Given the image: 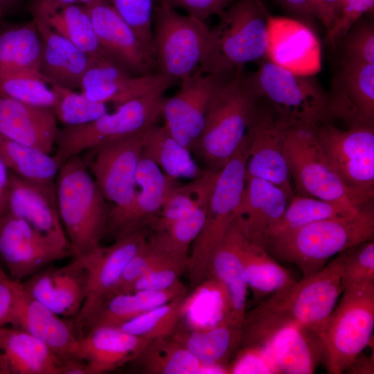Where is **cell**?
<instances>
[{
    "label": "cell",
    "mask_w": 374,
    "mask_h": 374,
    "mask_svg": "<svg viewBox=\"0 0 374 374\" xmlns=\"http://www.w3.org/2000/svg\"><path fill=\"white\" fill-rule=\"evenodd\" d=\"M235 0H157L177 10L181 8L187 15L206 20L214 15H220Z\"/></svg>",
    "instance_id": "obj_54"
},
{
    "label": "cell",
    "mask_w": 374,
    "mask_h": 374,
    "mask_svg": "<svg viewBox=\"0 0 374 374\" xmlns=\"http://www.w3.org/2000/svg\"><path fill=\"white\" fill-rule=\"evenodd\" d=\"M242 259L244 280L256 301L296 281L290 272L264 247L245 237L242 246Z\"/></svg>",
    "instance_id": "obj_39"
},
{
    "label": "cell",
    "mask_w": 374,
    "mask_h": 374,
    "mask_svg": "<svg viewBox=\"0 0 374 374\" xmlns=\"http://www.w3.org/2000/svg\"><path fill=\"white\" fill-rule=\"evenodd\" d=\"M10 171L0 157V216L8 211Z\"/></svg>",
    "instance_id": "obj_57"
},
{
    "label": "cell",
    "mask_w": 374,
    "mask_h": 374,
    "mask_svg": "<svg viewBox=\"0 0 374 374\" xmlns=\"http://www.w3.org/2000/svg\"><path fill=\"white\" fill-rule=\"evenodd\" d=\"M150 340L116 326H100L78 337L76 357L87 364L90 374L107 373L132 362Z\"/></svg>",
    "instance_id": "obj_28"
},
{
    "label": "cell",
    "mask_w": 374,
    "mask_h": 374,
    "mask_svg": "<svg viewBox=\"0 0 374 374\" xmlns=\"http://www.w3.org/2000/svg\"><path fill=\"white\" fill-rule=\"evenodd\" d=\"M310 11L328 32L337 18V0H307Z\"/></svg>",
    "instance_id": "obj_55"
},
{
    "label": "cell",
    "mask_w": 374,
    "mask_h": 374,
    "mask_svg": "<svg viewBox=\"0 0 374 374\" xmlns=\"http://www.w3.org/2000/svg\"><path fill=\"white\" fill-rule=\"evenodd\" d=\"M171 337L216 373H229V359L240 346L241 328L225 317L204 328H193L181 321Z\"/></svg>",
    "instance_id": "obj_31"
},
{
    "label": "cell",
    "mask_w": 374,
    "mask_h": 374,
    "mask_svg": "<svg viewBox=\"0 0 374 374\" xmlns=\"http://www.w3.org/2000/svg\"><path fill=\"white\" fill-rule=\"evenodd\" d=\"M72 256L10 211L0 216V259L9 277L22 282L54 262Z\"/></svg>",
    "instance_id": "obj_15"
},
{
    "label": "cell",
    "mask_w": 374,
    "mask_h": 374,
    "mask_svg": "<svg viewBox=\"0 0 374 374\" xmlns=\"http://www.w3.org/2000/svg\"><path fill=\"white\" fill-rule=\"evenodd\" d=\"M346 373L355 374H373V353L371 356H365L362 355V353L348 368Z\"/></svg>",
    "instance_id": "obj_58"
},
{
    "label": "cell",
    "mask_w": 374,
    "mask_h": 374,
    "mask_svg": "<svg viewBox=\"0 0 374 374\" xmlns=\"http://www.w3.org/2000/svg\"><path fill=\"white\" fill-rule=\"evenodd\" d=\"M175 181L150 159L141 156L136 174V190L131 205L108 219L105 235L114 240L145 229L157 216Z\"/></svg>",
    "instance_id": "obj_24"
},
{
    "label": "cell",
    "mask_w": 374,
    "mask_h": 374,
    "mask_svg": "<svg viewBox=\"0 0 374 374\" xmlns=\"http://www.w3.org/2000/svg\"><path fill=\"white\" fill-rule=\"evenodd\" d=\"M143 373H216L171 336L150 339L132 361Z\"/></svg>",
    "instance_id": "obj_37"
},
{
    "label": "cell",
    "mask_w": 374,
    "mask_h": 374,
    "mask_svg": "<svg viewBox=\"0 0 374 374\" xmlns=\"http://www.w3.org/2000/svg\"><path fill=\"white\" fill-rule=\"evenodd\" d=\"M109 1L119 16L138 36L153 47L152 26L157 0H109Z\"/></svg>",
    "instance_id": "obj_48"
},
{
    "label": "cell",
    "mask_w": 374,
    "mask_h": 374,
    "mask_svg": "<svg viewBox=\"0 0 374 374\" xmlns=\"http://www.w3.org/2000/svg\"><path fill=\"white\" fill-rule=\"evenodd\" d=\"M145 131L87 151L83 157L103 195L112 206L109 217L126 210L134 199Z\"/></svg>",
    "instance_id": "obj_12"
},
{
    "label": "cell",
    "mask_w": 374,
    "mask_h": 374,
    "mask_svg": "<svg viewBox=\"0 0 374 374\" xmlns=\"http://www.w3.org/2000/svg\"><path fill=\"white\" fill-rule=\"evenodd\" d=\"M10 316L5 312L0 310V329L9 325Z\"/></svg>",
    "instance_id": "obj_60"
},
{
    "label": "cell",
    "mask_w": 374,
    "mask_h": 374,
    "mask_svg": "<svg viewBox=\"0 0 374 374\" xmlns=\"http://www.w3.org/2000/svg\"><path fill=\"white\" fill-rule=\"evenodd\" d=\"M177 80L161 73L134 75L109 57L95 59L84 73L80 86L89 100L116 106L134 99L164 94Z\"/></svg>",
    "instance_id": "obj_16"
},
{
    "label": "cell",
    "mask_w": 374,
    "mask_h": 374,
    "mask_svg": "<svg viewBox=\"0 0 374 374\" xmlns=\"http://www.w3.org/2000/svg\"><path fill=\"white\" fill-rule=\"evenodd\" d=\"M0 374H2L1 366H0Z\"/></svg>",
    "instance_id": "obj_64"
},
{
    "label": "cell",
    "mask_w": 374,
    "mask_h": 374,
    "mask_svg": "<svg viewBox=\"0 0 374 374\" xmlns=\"http://www.w3.org/2000/svg\"><path fill=\"white\" fill-rule=\"evenodd\" d=\"M50 85L57 94L53 111L64 127L89 123L109 111L107 104L92 101L82 92L55 84Z\"/></svg>",
    "instance_id": "obj_46"
},
{
    "label": "cell",
    "mask_w": 374,
    "mask_h": 374,
    "mask_svg": "<svg viewBox=\"0 0 374 374\" xmlns=\"http://www.w3.org/2000/svg\"><path fill=\"white\" fill-rule=\"evenodd\" d=\"M262 346L269 348L278 374L314 373L323 359L317 333L296 324L279 328Z\"/></svg>",
    "instance_id": "obj_33"
},
{
    "label": "cell",
    "mask_w": 374,
    "mask_h": 374,
    "mask_svg": "<svg viewBox=\"0 0 374 374\" xmlns=\"http://www.w3.org/2000/svg\"><path fill=\"white\" fill-rule=\"evenodd\" d=\"M32 13L91 57H109L100 47L86 6H63L55 0H34Z\"/></svg>",
    "instance_id": "obj_35"
},
{
    "label": "cell",
    "mask_w": 374,
    "mask_h": 374,
    "mask_svg": "<svg viewBox=\"0 0 374 374\" xmlns=\"http://www.w3.org/2000/svg\"><path fill=\"white\" fill-rule=\"evenodd\" d=\"M373 330L374 283L345 288L318 332L328 373H346L373 341Z\"/></svg>",
    "instance_id": "obj_7"
},
{
    "label": "cell",
    "mask_w": 374,
    "mask_h": 374,
    "mask_svg": "<svg viewBox=\"0 0 374 374\" xmlns=\"http://www.w3.org/2000/svg\"><path fill=\"white\" fill-rule=\"evenodd\" d=\"M328 99L330 118L374 126V64L340 61Z\"/></svg>",
    "instance_id": "obj_22"
},
{
    "label": "cell",
    "mask_w": 374,
    "mask_h": 374,
    "mask_svg": "<svg viewBox=\"0 0 374 374\" xmlns=\"http://www.w3.org/2000/svg\"><path fill=\"white\" fill-rule=\"evenodd\" d=\"M249 133L233 157L222 168L211 193L202 229L187 260L191 287L207 277L212 256L235 221L246 182Z\"/></svg>",
    "instance_id": "obj_8"
},
{
    "label": "cell",
    "mask_w": 374,
    "mask_h": 374,
    "mask_svg": "<svg viewBox=\"0 0 374 374\" xmlns=\"http://www.w3.org/2000/svg\"><path fill=\"white\" fill-rule=\"evenodd\" d=\"M55 187L60 217L73 257L84 256L100 246L112 206L80 154L63 163Z\"/></svg>",
    "instance_id": "obj_4"
},
{
    "label": "cell",
    "mask_w": 374,
    "mask_h": 374,
    "mask_svg": "<svg viewBox=\"0 0 374 374\" xmlns=\"http://www.w3.org/2000/svg\"><path fill=\"white\" fill-rule=\"evenodd\" d=\"M346 0H337V17L341 12V10Z\"/></svg>",
    "instance_id": "obj_63"
},
{
    "label": "cell",
    "mask_w": 374,
    "mask_h": 374,
    "mask_svg": "<svg viewBox=\"0 0 374 374\" xmlns=\"http://www.w3.org/2000/svg\"><path fill=\"white\" fill-rule=\"evenodd\" d=\"M319 142L330 163L352 190L374 197V126L346 130L329 121L315 123Z\"/></svg>",
    "instance_id": "obj_13"
},
{
    "label": "cell",
    "mask_w": 374,
    "mask_h": 374,
    "mask_svg": "<svg viewBox=\"0 0 374 374\" xmlns=\"http://www.w3.org/2000/svg\"><path fill=\"white\" fill-rule=\"evenodd\" d=\"M249 75L260 98L271 103L279 121L287 124L329 121L328 93L314 75L294 73L267 58Z\"/></svg>",
    "instance_id": "obj_11"
},
{
    "label": "cell",
    "mask_w": 374,
    "mask_h": 374,
    "mask_svg": "<svg viewBox=\"0 0 374 374\" xmlns=\"http://www.w3.org/2000/svg\"><path fill=\"white\" fill-rule=\"evenodd\" d=\"M235 70L222 73L197 71L179 82V89L173 96L164 98L161 109L163 125L190 150L202 134L215 93Z\"/></svg>",
    "instance_id": "obj_14"
},
{
    "label": "cell",
    "mask_w": 374,
    "mask_h": 374,
    "mask_svg": "<svg viewBox=\"0 0 374 374\" xmlns=\"http://www.w3.org/2000/svg\"><path fill=\"white\" fill-rule=\"evenodd\" d=\"M0 157L9 171L39 184H54L60 168L53 154L1 135Z\"/></svg>",
    "instance_id": "obj_40"
},
{
    "label": "cell",
    "mask_w": 374,
    "mask_h": 374,
    "mask_svg": "<svg viewBox=\"0 0 374 374\" xmlns=\"http://www.w3.org/2000/svg\"><path fill=\"white\" fill-rule=\"evenodd\" d=\"M12 285L15 301L9 325L40 339L60 359L62 364L79 360L76 357L78 337L73 321L64 319L38 301L21 282L12 280Z\"/></svg>",
    "instance_id": "obj_20"
},
{
    "label": "cell",
    "mask_w": 374,
    "mask_h": 374,
    "mask_svg": "<svg viewBox=\"0 0 374 374\" xmlns=\"http://www.w3.org/2000/svg\"><path fill=\"white\" fill-rule=\"evenodd\" d=\"M2 374H62V362L40 339L21 329H0Z\"/></svg>",
    "instance_id": "obj_32"
},
{
    "label": "cell",
    "mask_w": 374,
    "mask_h": 374,
    "mask_svg": "<svg viewBox=\"0 0 374 374\" xmlns=\"http://www.w3.org/2000/svg\"><path fill=\"white\" fill-rule=\"evenodd\" d=\"M191 150L177 141L164 125L154 124L144 134L142 156L155 163L168 177L193 179L203 174Z\"/></svg>",
    "instance_id": "obj_36"
},
{
    "label": "cell",
    "mask_w": 374,
    "mask_h": 374,
    "mask_svg": "<svg viewBox=\"0 0 374 374\" xmlns=\"http://www.w3.org/2000/svg\"><path fill=\"white\" fill-rule=\"evenodd\" d=\"M242 69L235 70L217 90L192 150L207 170L217 172L229 161L256 117L260 98Z\"/></svg>",
    "instance_id": "obj_3"
},
{
    "label": "cell",
    "mask_w": 374,
    "mask_h": 374,
    "mask_svg": "<svg viewBox=\"0 0 374 374\" xmlns=\"http://www.w3.org/2000/svg\"><path fill=\"white\" fill-rule=\"evenodd\" d=\"M58 3L63 6L78 4L79 0H55Z\"/></svg>",
    "instance_id": "obj_62"
},
{
    "label": "cell",
    "mask_w": 374,
    "mask_h": 374,
    "mask_svg": "<svg viewBox=\"0 0 374 374\" xmlns=\"http://www.w3.org/2000/svg\"><path fill=\"white\" fill-rule=\"evenodd\" d=\"M51 109L0 96V135L52 154L58 127Z\"/></svg>",
    "instance_id": "obj_29"
},
{
    "label": "cell",
    "mask_w": 374,
    "mask_h": 374,
    "mask_svg": "<svg viewBox=\"0 0 374 374\" xmlns=\"http://www.w3.org/2000/svg\"><path fill=\"white\" fill-rule=\"evenodd\" d=\"M341 280L344 290L374 283V239L343 251Z\"/></svg>",
    "instance_id": "obj_47"
},
{
    "label": "cell",
    "mask_w": 374,
    "mask_h": 374,
    "mask_svg": "<svg viewBox=\"0 0 374 374\" xmlns=\"http://www.w3.org/2000/svg\"><path fill=\"white\" fill-rule=\"evenodd\" d=\"M363 206L294 193L268 240L314 222L353 215Z\"/></svg>",
    "instance_id": "obj_43"
},
{
    "label": "cell",
    "mask_w": 374,
    "mask_h": 374,
    "mask_svg": "<svg viewBox=\"0 0 374 374\" xmlns=\"http://www.w3.org/2000/svg\"><path fill=\"white\" fill-rule=\"evenodd\" d=\"M103 1H109V0H79V2L81 3V5H83L86 7Z\"/></svg>",
    "instance_id": "obj_61"
},
{
    "label": "cell",
    "mask_w": 374,
    "mask_h": 374,
    "mask_svg": "<svg viewBox=\"0 0 374 374\" xmlns=\"http://www.w3.org/2000/svg\"><path fill=\"white\" fill-rule=\"evenodd\" d=\"M219 17L198 71L227 72L267 58L270 15L260 0H235Z\"/></svg>",
    "instance_id": "obj_5"
},
{
    "label": "cell",
    "mask_w": 374,
    "mask_h": 374,
    "mask_svg": "<svg viewBox=\"0 0 374 374\" xmlns=\"http://www.w3.org/2000/svg\"><path fill=\"white\" fill-rule=\"evenodd\" d=\"M218 172L204 170L184 185L175 184L170 190L157 216L150 223L153 231L162 230L210 199Z\"/></svg>",
    "instance_id": "obj_42"
},
{
    "label": "cell",
    "mask_w": 374,
    "mask_h": 374,
    "mask_svg": "<svg viewBox=\"0 0 374 374\" xmlns=\"http://www.w3.org/2000/svg\"><path fill=\"white\" fill-rule=\"evenodd\" d=\"M147 237L144 229L115 240L110 246L100 245L82 256L87 265L89 281L86 299L78 314L73 319L78 337L85 321L112 295L126 265Z\"/></svg>",
    "instance_id": "obj_19"
},
{
    "label": "cell",
    "mask_w": 374,
    "mask_h": 374,
    "mask_svg": "<svg viewBox=\"0 0 374 374\" xmlns=\"http://www.w3.org/2000/svg\"><path fill=\"white\" fill-rule=\"evenodd\" d=\"M290 199L283 189L267 180L246 179L235 223L249 241L263 247Z\"/></svg>",
    "instance_id": "obj_26"
},
{
    "label": "cell",
    "mask_w": 374,
    "mask_h": 374,
    "mask_svg": "<svg viewBox=\"0 0 374 374\" xmlns=\"http://www.w3.org/2000/svg\"><path fill=\"white\" fill-rule=\"evenodd\" d=\"M210 35L206 21L157 3L152 26L156 72L177 82L195 73L205 58Z\"/></svg>",
    "instance_id": "obj_10"
},
{
    "label": "cell",
    "mask_w": 374,
    "mask_h": 374,
    "mask_svg": "<svg viewBox=\"0 0 374 374\" xmlns=\"http://www.w3.org/2000/svg\"><path fill=\"white\" fill-rule=\"evenodd\" d=\"M374 0H346L332 28L327 32V41L335 48L348 30L367 12L373 10Z\"/></svg>",
    "instance_id": "obj_53"
},
{
    "label": "cell",
    "mask_w": 374,
    "mask_h": 374,
    "mask_svg": "<svg viewBox=\"0 0 374 374\" xmlns=\"http://www.w3.org/2000/svg\"><path fill=\"white\" fill-rule=\"evenodd\" d=\"M282 123L294 193L358 206L373 201V197L355 192L344 183L324 152L315 123Z\"/></svg>",
    "instance_id": "obj_6"
},
{
    "label": "cell",
    "mask_w": 374,
    "mask_h": 374,
    "mask_svg": "<svg viewBox=\"0 0 374 374\" xmlns=\"http://www.w3.org/2000/svg\"><path fill=\"white\" fill-rule=\"evenodd\" d=\"M40 35L33 20L0 28V72H39Z\"/></svg>",
    "instance_id": "obj_38"
},
{
    "label": "cell",
    "mask_w": 374,
    "mask_h": 374,
    "mask_svg": "<svg viewBox=\"0 0 374 374\" xmlns=\"http://www.w3.org/2000/svg\"><path fill=\"white\" fill-rule=\"evenodd\" d=\"M0 96L52 110L57 101L56 92L39 72H0Z\"/></svg>",
    "instance_id": "obj_44"
},
{
    "label": "cell",
    "mask_w": 374,
    "mask_h": 374,
    "mask_svg": "<svg viewBox=\"0 0 374 374\" xmlns=\"http://www.w3.org/2000/svg\"><path fill=\"white\" fill-rule=\"evenodd\" d=\"M372 239L373 201L353 215L314 222L272 238L263 247L276 260L295 264L308 276L339 253Z\"/></svg>",
    "instance_id": "obj_2"
},
{
    "label": "cell",
    "mask_w": 374,
    "mask_h": 374,
    "mask_svg": "<svg viewBox=\"0 0 374 374\" xmlns=\"http://www.w3.org/2000/svg\"><path fill=\"white\" fill-rule=\"evenodd\" d=\"M187 287L181 281L163 290H139L111 296L104 301L84 323L79 337L100 326H118L140 314L186 296Z\"/></svg>",
    "instance_id": "obj_34"
},
{
    "label": "cell",
    "mask_w": 374,
    "mask_h": 374,
    "mask_svg": "<svg viewBox=\"0 0 374 374\" xmlns=\"http://www.w3.org/2000/svg\"><path fill=\"white\" fill-rule=\"evenodd\" d=\"M292 18L314 28V18L312 15L307 0H274Z\"/></svg>",
    "instance_id": "obj_56"
},
{
    "label": "cell",
    "mask_w": 374,
    "mask_h": 374,
    "mask_svg": "<svg viewBox=\"0 0 374 374\" xmlns=\"http://www.w3.org/2000/svg\"><path fill=\"white\" fill-rule=\"evenodd\" d=\"M343 251L313 274L279 290L246 311L240 348L262 346L279 328L296 324L317 333L344 291Z\"/></svg>",
    "instance_id": "obj_1"
},
{
    "label": "cell",
    "mask_w": 374,
    "mask_h": 374,
    "mask_svg": "<svg viewBox=\"0 0 374 374\" xmlns=\"http://www.w3.org/2000/svg\"><path fill=\"white\" fill-rule=\"evenodd\" d=\"M251 177L275 184L290 199L294 194L285 155L283 123L270 113L259 109L249 130L246 179Z\"/></svg>",
    "instance_id": "obj_21"
},
{
    "label": "cell",
    "mask_w": 374,
    "mask_h": 374,
    "mask_svg": "<svg viewBox=\"0 0 374 374\" xmlns=\"http://www.w3.org/2000/svg\"><path fill=\"white\" fill-rule=\"evenodd\" d=\"M186 264L165 258L143 274L134 284L131 292L163 290L178 283Z\"/></svg>",
    "instance_id": "obj_51"
},
{
    "label": "cell",
    "mask_w": 374,
    "mask_h": 374,
    "mask_svg": "<svg viewBox=\"0 0 374 374\" xmlns=\"http://www.w3.org/2000/svg\"><path fill=\"white\" fill-rule=\"evenodd\" d=\"M208 201L166 228L152 231L147 237L149 245L159 255L187 265L190 247L204 224Z\"/></svg>",
    "instance_id": "obj_41"
},
{
    "label": "cell",
    "mask_w": 374,
    "mask_h": 374,
    "mask_svg": "<svg viewBox=\"0 0 374 374\" xmlns=\"http://www.w3.org/2000/svg\"><path fill=\"white\" fill-rule=\"evenodd\" d=\"M8 211L56 244L71 250L59 214L55 183H35L10 171Z\"/></svg>",
    "instance_id": "obj_25"
},
{
    "label": "cell",
    "mask_w": 374,
    "mask_h": 374,
    "mask_svg": "<svg viewBox=\"0 0 374 374\" xmlns=\"http://www.w3.org/2000/svg\"><path fill=\"white\" fill-rule=\"evenodd\" d=\"M267 59L294 73L314 75L321 68L315 29L292 17L270 15Z\"/></svg>",
    "instance_id": "obj_23"
},
{
    "label": "cell",
    "mask_w": 374,
    "mask_h": 374,
    "mask_svg": "<svg viewBox=\"0 0 374 374\" xmlns=\"http://www.w3.org/2000/svg\"><path fill=\"white\" fill-rule=\"evenodd\" d=\"M186 296L178 297L116 327L149 339L172 336L181 321Z\"/></svg>",
    "instance_id": "obj_45"
},
{
    "label": "cell",
    "mask_w": 374,
    "mask_h": 374,
    "mask_svg": "<svg viewBox=\"0 0 374 374\" xmlns=\"http://www.w3.org/2000/svg\"><path fill=\"white\" fill-rule=\"evenodd\" d=\"M340 61L374 64V25L358 20L339 42Z\"/></svg>",
    "instance_id": "obj_49"
},
{
    "label": "cell",
    "mask_w": 374,
    "mask_h": 374,
    "mask_svg": "<svg viewBox=\"0 0 374 374\" xmlns=\"http://www.w3.org/2000/svg\"><path fill=\"white\" fill-rule=\"evenodd\" d=\"M17 0H0V18L6 14Z\"/></svg>",
    "instance_id": "obj_59"
},
{
    "label": "cell",
    "mask_w": 374,
    "mask_h": 374,
    "mask_svg": "<svg viewBox=\"0 0 374 374\" xmlns=\"http://www.w3.org/2000/svg\"><path fill=\"white\" fill-rule=\"evenodd\" d=\"M33 20L42 42L40 73L49 84L80 89L82 78L94 59L38 18Z\"/></svg>",
    "instance_id": "obj_30"
},
{
    "label": "cell",
    "mask_w": 374,
    "mask_h": 374,
    "mask_svg": "<svg viewBox=\"0 0 374 374\" xmlns=\"http://www.w3.org/2000/svg\"><path fill=\"white\" fill-rule=\"evenodd\" d=\"M229 366L231 374H278L274 357L267 346L238 348Z\"/></svg>",
    "instance_id": "obj_50"
},
{
    "label": "cell",
    "mask_w": 374,
    "mask_h": 374,
    "mask_svg": "<svg viewBox=\"0 0 374 374\" xmlns=\"http://www.w3.org/2000/svg\"><path fill=\"white\" fill-rule=\"evenodd\" d=\"M164 98L155 94L130 100L89 123L58 129L53 155L60 167L71 157L145 131L161 116Z\"/></svg>",
    "instance_id": "obj_9"
},
{
    "label": "cell",
    "mask_w": 374,
    "mask_h": 374,
    "mask_svg": "<svg viewBox=\"0 0 374 374\" xmlns=\"http://www.w3.org/2000/svg\"><path fill=\"white\" fill-rule=\"evenodd\" d=\"M235 221L216 247L208 269V276L219 283L225 292L226 311L223 317L241 328L247 296L244 278L242 246L244 240Z\"/></svg>",
    "instance_id": "obj_27"
},
{
    "label": "cell",
    "mask_w": 374,
    "mask_h": 374,
    "mask_svg": "<svg viewBox=\"0 0 374 374\" xmlns=\"http://www.w3.org/2000/svg\"><path fill=\"white\" fill-rule=\"evenodd\" d=\"M165 258L149 245L146 239L126 265L111 296L131 292L135 282L143 274Z\"/></svg>",
    "instance_id": "obj_52"
},
{
    "label": "cell",
    "mask_w": 374,
    "mask_h": 374,
    "mask_svg": "<svg viewBox=\"0 0 374 374\" xmlns=\"http://www.w3.org/2000/svg\"><path fill=\"white\" fill-rule=\"evenodd\" d=\"M67 265L52 264L21 282L35 299L62 317L75 319L86 299L89 273L83 256Z\"/></svg>",
    "instance_id": "obj_18"
},
{
    "label": "cell",
    "mask_w": 374,
    "mask_h": 374,
    "mask_svg": "<svg viewBox=\"0 0 374 374\" xmlns=\"http://www.w3.org/2000/svg\"><path fill=\"white\" fill-rule=\"evenodd\" d=\"M87 8L100 47L111 60L134 75L157 73L153 47L138 36L109 1Z\"/></svg>",
    "instance_id": "obj_17"
}]
</instances>
